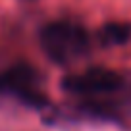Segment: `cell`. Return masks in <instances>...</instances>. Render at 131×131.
I'll list each match as a JSON object with an SVG mask.
<instances>
[{
	"label": "cell",
	"instance_id": "4",
	"mask_svg": "<svg viewBox=\"0 0 131 131\" xmlns=\"http://www.w3.org/2000/svg\"><path fill=\"white\" fill-rule=\"evenodd\" d=\"M131 37L129 23H108L100 31V41L104 45H123Z\"/></svg>",
	"mask_w": 131,
	"mask_h": 131
},
{
	"label": "cell",
	"instance_id": "3",
	"mask_svg": "<svg viewBox=\"0 0 131 131\" xmlns=\"http://www.w3.org/2000/svg\"><path fill=\"white\" fill-rule=\"evenodd\" d=\"M0 94H12L14 98L33 108H45L48 98L41 91V79L37 71L25 64L14 66L0 73Z\"/></svg>",
	"mask_w": 131,
	"mask_h": 131
},
{
	"label": "cell",
	"instance_id": "1",
	"mask_svg": "<svg viewBox=\"0 0 131 131\" xmlns=\"http://www.w3.org/2000/svg\"><path fill=\"white\" fill-rule=\"evenodd\" d=\"M62 89L73 94L79 106L91 116L119 119L131 114V89L127 79L108 68H91L62 79Z\"/></svg>",
	"mask_w": 131,
	"mask_h": 131
},
{
	"label": "cell",
	"instance_id": "2",
	"mask_svg": "<svg viewBox=\"0 0 131 131\" xmlns=\"http://www.w3.org/2000/svg\"><path fill=\"white\" fill-rule=\"evenodd\" d=\"M89 35L79 23L54 21L41 31V46L52 62L71 64L89 50Z\"/></svg>",
	"mask_w": 131,
	"mask_h": 131
}]
</instances>
